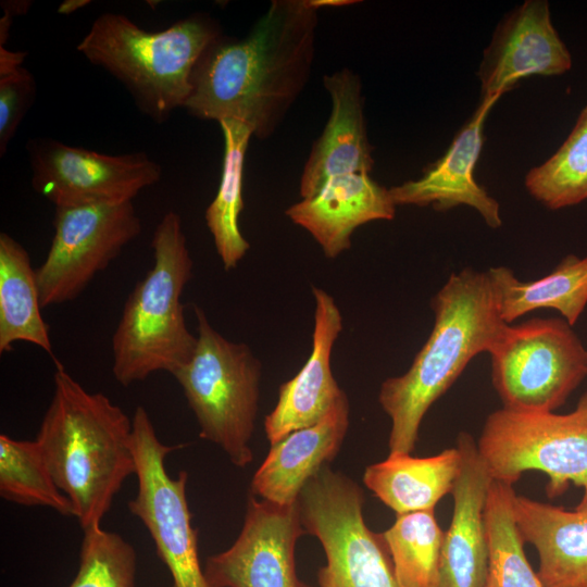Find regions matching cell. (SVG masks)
Masks as SVG:
<instances>
[{
    "label": "cell",
    "mask_w": 587,
    "mask_h": 587,
    "mask_svg": "<svg viewBox=\"0 0 587 587\" xmlns=\"http://www.w3.org/2000/svg\"><path fill=\"white\" fill-rule=\"evenodd\" d=\"M89 3V0H65L60 4L58 13L67 15Z\"/></svg>",
    "instance_id": "cell-33"
},
{
    "label": "cell",
    "mask_w": 587,
    "mask_h": 587,
    "mask_svg": "<svg viewBox=\"0 0 587 587\" xmlns=\"http://www.w3.org/2000/svg\"><path fill=\"white\" fill-rule=\"evenodd\" d=\"M564 319L505 325L489 354L502 408L554 412L587 377V349Z\"/></svg>",
    "instance_id": "cell-9"
},
{
    "label": "cell",
    "mask_w": 587,
    "mask_h": 587,
    "mask_svg": "<svg viewBox=\"0 0 587 587\" xmlns=\"http://www.w3.org/2000/svg\"><path fill=\"white\" fill-rule=\"evenodd\" d=\"M53 226L36 268L42 309L77 298L141 232L133 201L55 207Z\"/></svg>",
    "instance_id": "cell-11"
},
{
    "label": "cell",
    "mask_w": 587,
    "mask_h": 587,
    "mask_svg": "<svg viewBox=\"0 0 587 587\" xmlns=\"http://www.w3.org/2000/svg\"><path fill=\"white\" fill-rule=\"evenodd\" d=\"M349 426L346 394L316 424L272 445L255 471L250 495L278 504L297 502L304 485L338 453Z\"/></svg>",
    "instance_id": "cell-20"
},
{
    "label": "cell",
    "mask_w": 587,
    "mask_h": 587,
    "mask_svg": "<svg viewBox=\"0 0 587 587\" xmlns=\"http://www.w3.org/2000/svg\"><path fill=\"white\" fill-rule=\"evenodd\" d=\"M323 85L330 96L332 112L303 166L299 186L302 199L315 195L332 177L371 174L374 166L360 76L346 67L324 75Z\"/></svg>",
    "instance_id": "cell-18"
},
{
    "label": "cell",
    "mask_w": 587,
    "mask_h": 587,
    "mask_svg": "<svg viewBox=\"0 0 587 587\" xmlns=\"http://www.w3.org/2000/svg\"><path fill=\"white\" fill-rule=\"evenodd\" d=\"M434 326L402 375L383 382L378 401L391 420L389 454L411 453L430 405L470 361L489 353L508 325L498 312L487 272L452 273L430 301Z\"/></svg>",
    "instance_id": "cell-3"
},
{
    "label": "cell",
    "mask_w": 587,
    "mask_h": 587,
    "mask_svg": "<svg viewBox=\"0 0 587 587\" xmlns=\"http://www.w3.org/2000/svg\"><path fill=\"white\" fill-rule=\"evenodd\" d=\"M460 472L453 490V513L444 532L438 587H484L489 565L485 507L491 483L476 441L461 432L457 446Z\"/></svg>",
    "instance_id": "cell-15"
},
{
    "label": "cell",
    "mask_w": 587,
    "mask_h": 587,
    "mask_svg": "<svg viewBox=\"0 0 587 587\" xmlns=\"http://www.w3.org/2000/svg\"><path fill=\"white\" fill-rule=\"evenodd\" d=\"M132 421L138 490L128 509L149 532L172 587H209L199 561L198 530L191 525L188 474L182 471L173 478L165 467L167 454L183 446L164 445L143 407L136 408Z\"/></svg>",
    "instance_id": "cell-10"
},
{
    "label": "cell",
    "mask_w": 587,
    "mask_h": 587,
    "mask_svg": "<svg viewBox=\"0 0 587 587\" xmlns=\"http://www.w3.org/2000/svg\"><path fill=\"white\" fill-rule=\"evenodd\" d=\"M26 52H15L0 47V76L13 73L22 67Z\"/></svg>",
    "instance_id": "cell-32"
},
{
    "label": "cell",
    "mask_w": 587,
    "mask_h": 587,
    "mask_svg": "<svg viewBox=\"0 0 587 587\" xmlns=\"http://www.w3.org/2000/svg\"><path fill=\"white\" fill-rule=\"evenodd\" d=\"M133 421L101 392L86 390L55 361L53 395L38 442L83 529L99 525L136 472Z\"/></svg>",
    "instance_id": "cell-2"
},
{
    "label": "cell",
    "mask_w": 587,
    "mask_h": 587,
    "mask_svg": "<svg viewBox=\"0 0 587 587\" xmlns=\"http://www.w3.org/2000/svg\"><path fill=\"white\" fill-rule=\"evenodd\" d=\"M575 509L587 512V490L584 491L583 498Z\"/></svg>",
    "instance_id": "cell-35"
},
{
    "label": "cell",
    "mask_w": 587,
    "mask_h": 587,
    "mask_svg": "<svg viewBox=\"0 0 587 587\" xmlns=\"http://www.w3.org/2000/svg\"><path fill=\"white\" fill-rule=\"evenodd\" d=\"M501 320L510 324L538 309L558 311L571 326L587 305V257L569 254L548 275L522 282L507 266L487 271Z\"/></svg>",
    "instance_id": "cell-23"
},
{
    "label": "cell",
    "mask_w": 587,
    "mask_h": 587,
    "mask_svg": "<svg viewBox=\"0 0 587 587\" xmlns=\"http://www.w3.org/2000/svg\"><path fill=\"white\" fill-rule=\"evenodd\" d=\"M79 567L68 587H135V548L99 525L83 529Z\"/></svg>",
    "instance_id": "cell-30"
},
{
    "label": "cell",
    "mask_w": 587,
    "mask_h": 587,
    "mask_svg": "<svg viewBox=\"0 0 587 587\" xmlns=\"http://www.w3.org/2000/svg\"><path fill=\"white\" fill-rule=\"evenodd\" d=\"M460 464L457 447L426 458L389 454L365 469L363 483L396 514L434 510L441 498L452 492Z\"/></svg>",
    "instance_id": "cell-22"
},
{
    "label": "cell",
    "mask_w": 587,
    "mask_h": 587,
    "mask_svg": "<svg viewBox=\"0 0 587 587\" xmlns=\"http://www.w3.org/2000/svg\"><path fill=\"white\" fill-rule=\"evenodd\" d=\"M151 247L153 265L128 295L112 337V372L124 387L155 372L174 375L197 346L180 300L191 277L192 260L177 213L163 215Z\"/></svg>",
    "instance_id": "cell-4"
},
{
    "label": "cell",
    "mask_w": 587,
    "mask_h": 587,
    "mask_svg": "<svg viewBox=\"0 0 587 587\" xmlns=\"http://www.w3.org/2000/svg\"><path fill=\"white\" fill-rule=\"evenodd\" d=\"M572 57L552 25L549 3L526 0L507 13L485 49L477 76L482 99H499L520 79L561 75Z\"/></svg>",
    "instance_id": "cell-14"
},
{
    "label": "cell",
    "mask_w": 587,
    "mask_h": 587,
    "mask_svg": "<svg viewBox=\"0 0 587 587\" xmlns=\"http://www.w3.org/2000/svg\"><path fill=\"white\" fill-rule=\"evenodd\" d=\"M197 346L173 376L200 427L199 436L217 445L229 461L245 467L253 460L250 441L259 409L261 363L250 347L234 342L212 327L193 305Z\"/></svg>",
    "instance_id": "cell-6"
},
{
    "label": "cell",
    "mask_w": 587,
    "mask_h": 587,
    "mask_svg": "<svg viewBox=\"0 0 587 587\" xmlns=\"http://www.w3.org/2000/svg\"><path fill=\"white\" fill-rule=\"evenodd\" d=\"M496 101L482 99L444 157L423 176L389 188L396 205H430L437 211L467 205L475 209L491 228L501 226L499 203L473 175L483 146L484 122Z\"/></svg>",
    "instance_id": "cell-17"
},
{
    "label": "cell",
    "mask_w": 587,
    "mask_h": 587,
    "mask_svg": "<svg viewBox=\"0 0 587 587\" xmlns=\"http://www.w3.org/2000/svg\"><path fill=\"white\" fill-rule=\"evenodd\" d=\"M224 138L221 180L213 201L205 210V223L223 267L237 266L250 248L239 227L243 209V164L252 130L236 120L218 122Z\"/></svg>",
    "instance_id": "cell-25"
},
{
    "label": "cell",
    "mask_w": 587,
    "mask_h": 587,
    "mask_svg": "<svg viewBox=\"0 0 587 587\" xmlns=\"http://www.w3.org/2000/svg\"><path fill=\"white\" fill-rule=\"evenodd\" d=\"M32 186L54 207L121 203L161 178L143 152L111 155L50 138L28 142Z\"/></svg>",
    "instance_id": "cell-12"
},
{
    "label": "cell",
    "mask_w": 587,
    "mask_h": 587,
    "mask_svg": "<svg viewBox=\"0 0 587 587\" xmlns=\"http://www.w3.org/2000/svg\"><path fill=\"white\" fill-rule=\"evenodd\" d=\"M513 485L494 480L485 507L489 565L484 587H544L527 561L517 529Z\"/></svg>",
    "instance_id": "cell-26"
},
{
    "label": "cell",
    "mask_w": 587,
    "mask_h": 587,
    "mask_svg": "<svg viewBox=\"0 0 587 587\" xmlns=\"http://www.w3.org/2000/svg\"><path fill=\"white\" fill-rule=\"evenodd\" d=\"M382 536L400 587H438L444 532L434 510L397 514Z\"/></svg>",
    "instance_id": "cell-27"
},
{
    "label": "cell",
    "mask_w": 587,
    "mask_h": 587,
    "mask_svg": "<svg viewBox=\"0 0 587 587\" xmlns=\"http://www.w3.org/2000/svg\"><path fill=\"white\" fill-rule=\"evenodd\" d=\"M317 12L313 0H274L245 37L221 35L195 65L183 108L268 138L310 77Z\"/></svg>",
    "instance_id": "cell-1"
},
{
    "label": "cell",
    "mask_w": 587,
    "mask_h": 587,
    "mask_svg": "<svg viewBox=\"0 0 587 587\" xmlns=\"http://www.w3.org/2000/svg\"><path fill=\"white\" fill-rule=\"evenodd\" d=\"M494 480L513 485L527 471L549 477V498L570 484L587 490V391L565 414L521 412L504 408L490 413L476 442Z\"/></svg>",
    "instance_id": "cell-7"
},
{
    "label": "cell",
    "mask_w": 587,
    "mask_h": 587,
    "mask_svg": "<svg viewBox=\"0 0 587 587\" xmlns=\"http://www.w3.org/2000/svg\"><path fill=\"white\" fill-rule=\"evenodd\" d=\"M0 496L17 504L73 515V505L58 487L36 440L0 435Z\"/></svg>",
    "instance_id": "cell-28"
},
{
    "label": "cell",
    "mask_w": 587,
    "mask_h": 587,
    "mask_svg": "<svg viewBox=\"0 0 587 587\" xmlns=\"http://www.w3.org/2000/svg\"><path fill=\"white\" fill-rule=\"evenodd\" d=\"M36 90L33 75L23 66L0 76V155L7 151Z\"/></svg>",
    "instance_id": "cell-31"
},
{
    "label": "cell",
    "mask_w": 587,
    "mask_h": 587,
    "mask_svg": "<svg viewBox=\"0 0 587 587\" xmlns=\"http://www.w3.org/2000/svg\"><path fill=\"white\" fill-rule=\"evenodd\" d=\"M314 4L320 9L323 7H339V5H349L355 3L351 0H313Z\"/></svg>",
    "instance_id": "cell-34"
},
{
    "label": "cell",
    "mask_w": 587,
    "mask_h": 587,
    "mask_svg": "<svg viewBox=\"0 0 587 587\" xmlns=\"http://www.w3.org/2000/svg\"><path fill=\"white\" fill-rule=\"evenodd\" d=\"M221 35L218 24L204 14L149 33L124 14L103 13L77 50L124 84L145 113L162 122L184 107L195 65Z\"/></svg>",
    "instance_id": "cell-5"
},
{
    "label": "cell",
    "mask_w": 587,
    "mask_h": 587,
    "mask_svg": "<svg viewBox=\"0 0 587 587\" xmlns=\"http://www.w3.org/2000/svg\"><path fill=\"white\" fill-rule=\"evenodd\" d=\"M530 196L550 210L587 199V105L562 146L525 176Z\"/></svg>",
    "instance_id": "cell-29"
},
{
    "label": "cell",
    "mask_w": 587,
    "mask_h": 587,
    "mask_svg": "<svg viewBox=\"0 0 587 587\" xmlns=\"http://www.w3.org/2000/svg\"><path fill=\"white\" fill-rule=\"evenodd\" d=\"M396 204L389 189L370 174L353 173L329 178L310 198L290 205L286 215L309 232L324 254L334 259L351 246L359 226L377 220H392Z\"/></svg>",
    "instance_id": "cell-19"
},
{
    "label": "cell",
    "mask_w": 587,
    "mask_h": 587,
    "mask_svg": "<svg viewBox=\"0 0 587 587\" xmlns=\"http://www.w3.org/2000/svg\"><path fill=\"white\" fill-rule=\"evenodd\" d=\"M513 512L524 542L539 559L544 587H587V512L515 495Z\"/></svg>",
    "instance_id": "cell-21"
},
{
    "label": "cell",
    "mask_w": 587,
    "mask_h": 587,
    "mask_svg": "<svg viewBox=\"0 0 587 587\" xmlns=\"http://www.w3.org/2000/svg\"><path fill=\"white\" fill-rule=\"evenodd\" d=\"M36 268L25 248L0 234V353L26 341L52 355L49 325L41 315Z\"/></svg>",
    "instance_id": "cell-24"
},
{
    "label": "cell",
    "mask_w": 587,
    "mask_h": 587,
    "mask_svg": "<svg viewBox=\"0 0 587 587\" xmlns=\"http://www.w3.org/2000/svg\"><path fill=\"white\" fill-rule=\"evenodd\" d=\"M297 502L305 533L315 536L325 552L319 587H400L382 534L364 521V494L355 482L324 465Z\"/></svg>",
    "instance_id": "cell-8"
},
{
    "label": "cell",
    "mask_w": 587,
    "mask_h": 587,
    "mask_svg": "<svg viewBox=\"0 0 587 587\" xmlns=\"http://www.w3.org/2000/svg\"><path fill=\"white\" fill-rule=\"evenodd\" d=\"M315 300L312 350L298 374L279 387L278 401L264 419L265 435L274 445L290 433L321 421L345 395L333 376L330 357L342 329L334 298L319 287Z\"/></svg>",
    "instance_id": "cell-16"
},
{
    "label": "cell",
    "mask_w": 587,
    "mask_h": 587,
    "mask_svg": "<svg viewBox=\"0 0 587 587\" xmlns=\"http://www.w3.org/2000/svg\"><path fill=\"white\" fill-rule=\"evenodd\" d=\"M303 534L298 502L278 504L250 495L235 542L207 559L209 587H313L296 572V542Z\"/></svg>",
    "instance_id": "cell-13"
}]
</instances>
